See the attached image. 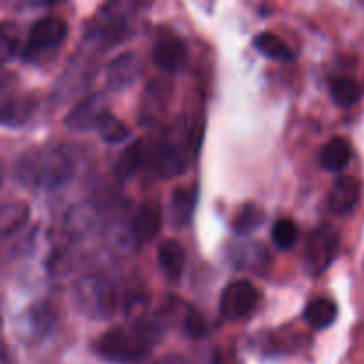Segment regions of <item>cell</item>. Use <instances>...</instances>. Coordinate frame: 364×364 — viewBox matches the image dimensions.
<instances>
[{
  "mask_svg": "<svg viewBox=\"0 0 364 364\" xmlns=\"http://www.w3.org/2000/svg\"><path fill=\"white\" fill-rule=\"evenodd\" d=\"M162 226V208L156 201H146L139 206L132 219V233L139 242H149L159 235Z\"/></svg>",
  "mask_w": 364,
  "mask_h": 364,
  "instance_id": "cell-11",
  "label": "cell"
},
{
  "mask_svg": "<svg viewBox=\"0 0 364 364\" xmlns=\"http://www.w3.org/2000/svg\"><path fill=\"white\" fill-rule=\"evenodd\" d=\"M212 364H242L238 354L230 347L215 348L212 355Z\"/></svg>",
  "mask_w": 364,
  "mask_h": 364,
  "instance_id": "cell-29",
  "label": "cell"
},
{
  "mask_svg": "<svg viewBox=\"0 0 364 364\" xmlns=\"http://www.w3.org/2000/svg\"><path fill=\"white\" fill-rule=\"evenodd\" d=\"M198 203V191L196 187H178L171 194L169 217L171 223L176 228H183L191 223Z\"/></svg>",
  "mask_w": 364,
  "mask_h": 364,
  "instance_id": "cell-13",
  "label": "cell"
},
{
  "mask_svg": "<svg viewBox=\"0 0 364 364\" xmlns=\"http://www.w3.org/2000/svg\"><path fill=\"white\" fill-rule=\"evenodd\" d=\"M252 45L256 46L259 53H263L265 57L274 60H279V63H291L295 60V53L279 36L272 34V32H262L255 38Z\"/></svg>",
  "mask_w": 364,
  "mask_h": 364,
  "instance_id": "cell-19",
  "label": "cell"
},
{
  "mask_svg": "<svg viewBox=\"0 0 364 364\" xmlns=\"http://www.w3.org/2000/svg\"><path fill=\"white\" fill-rule=\"evenodd\" d=\"M331 95L338 105L348 109L361 100V85L354 78L338 77L331 82Z\"/></svg>",
  "mask_w": 364,
  "mask_h": 364,
  "instance_id": "cell-23",
  "label": "cell"
},
{
  "mask_svg": "<svg viewBox=\"0 0 364 364\" xmlns=\"http://www.w3.org/2000/svg\"><path fill=\"white\" fill-rule=\"evenodd\" d=\"M299 238V228L291 219H279L272 226V240L277 249L288 251L295 245Z\"/></svg>",
  "mask_w": 364,
  "mask_h": 364,
  "instance_id": "cell-26",
  "label": "cell"
},
{
  "mask_svg": "<svg viewBox=\"0 0 364 364\" xmlns=\"http://www.w3.org/2000/svg\"><path fill=\"white\" fill-rule=\"evenodd\" d=\"M187 153H185L183 146L178 144L176 141H166L156 148L155 156V167L159 171L160 176L173 178L178 176L187 167Z\"/></svg>",
  "mask_w": 364,
  "mask_h": 364,
  "instance_id": "cell-12",
  "label": "cell"
},
{
  "mask_svg": "<svg viewBox=\"0 0 364 364\" xmlns=\"http://www.w3.org/2000/svg\"><path fill=\"white\" fill-rule=\"evenodd\" d=\"M36 109V102L31 98H11L0 103V124L6 127H20Z\"/></svg>",
  "mask_w": 364,
  "mask_h": 364,
  "instance_id": "cell-20",
  "label": "cell"
},
{
  "mask_svg": "<svg viewBox=\"0 0 364 364\" xmlns=\"http://www.w3.org/2000/svg\"><path fill=\"white\" fill-rule=\"evenodd\" d=\"M75 159L64 146L45 144L25 151L16 162V178L23 187L53 191L73 178Z\"/></svg>",
  "mask_w": 364,
  "mask_h": 364,
  "instance_id": "cell-1",
  "label": "cell"
},
{
  "mask_svg": "<svg viewBox=\"0 0 364 364\" xmlns=\"http://www.w3.org/2000/svg\"><path fill=\"white\" fill-rule=\"evenodd\" d=\"M340 237L329 226H320L309 233L306 242V267L313 276H320L334 262Z\"/></svg>",
  "mask_w": 364,
  "mask_h": 364,
  "instance_id": "cell-4",
  "label": "cell"
},
{
  "mask_svg": "<svg viewBox=\"0 0 364 364\" xmlns=\"http://www.w3.org/2000/svg\"><path fill=\"white\" fill-rule=\"evenodd\" d=\"M92 224H95V212L85 205L75 206L66 217V231H70L75 237H82L91 231Z\"/></svg>",
  "mask_w": 364,
  "mask_h": 364,
  "instance_id": "cell-25",
  "label": "cell"
},
{
  "mask_svg": "<svg viewBox=\"0 0 364 364\" xmlns=\"http://www.w3.org/2000/svg\"><path fill=\"white\" fill-rule=\"evenodd\" d=\"M107 112V102L105 96L102 95H92L89 98L82 100L66 117V127L71 130H89L95 128L100 117Z\"/></svg>",
  "mask_w": 364,
  "mask_h": 364,
  "instance_id": "cell-8",
  "label": "cell"
},
{
  "mask_svg": "<svg viewBox=\"0 0 364 364\" xmlns=\"http://www.w3.org/2000/svg\"><path fill=\"white\" fill-rule=\"evenodd\" d=\"M160 364H188L185 361L183 358H167L164 359V361H160Z\"/></svg>",
  "mask_w": 364,
  "mask_h": 364,
  "instance_id": "cell-30",
  "label": "cell"
},
{
  "mask_svg": "<svg viewBox=\"0 0 364 364\" xmlns=\"http://www.w3.org/2000/svg\"><path fill=\"white\" fill-rule=\"evenodd\" d=\"M68 36V23L60 16H45L36 21L28 32L23 55L36 59L39 53L57 48Z\"/></svg>",
  "mask_w": 364,
  "mask_h": 364,
  "instance_id": "cell-5",
  "label": "cell"
},
{
  "mask_svg": "<svg viewBox=\"0 0 364 364\" xmlns=\"http://www.w3.org/2000/svg\"><path fill=\"white\" fill-rule=\"evenodd\" d=\"M155 341L156 333L151 326L137 323L132 327H116L95 341V352L109 363L130 364L142 361L151 352Z\"/></svg>",
  "mask_w": 364,
  "mask_h": 364,
  "instance_id": "cell-2",
  "label": "cell"
},
{
  "mask_svg": "<svg viewBox=\"0 0 364 364\" xmlns=\"http://www.w3.org/2000/svg\"><path fill=\"white\" fill-rule=\"evenodd\" d=\"M361 198V183L354 176H340L329 192V208L338 215L352 212Z\"/></svg>",
  "mask_w": 364,
  "mask_h": 364,
  "instance_id": "cell-10",
  "label": "cell"
},
{
  "mask_svg": "<svg viewBox=\"0 0 364 364\" xmlns=\"http://www.w3.org/2000/svg\"><path fill=\"white\" fill-rule=\"evenodd\" d=\"M183 329L185 333H187V336L194 338V340L205 338L206 333H208V326H206L205 316L199 311H196V309H191V311L185 315Z\"/></svg>",
  "mask_w": 364,
  "mask_h": 364,
  "instance_id": "cell-27",
  "label": "cell"
},
{
  "mask_svg": "<svg viewBox=\"0 0 364 364\" xmlns=\"http://www.w3.org/2000/svg\"><path fill=\"white\" fill-rule=\"evenodd\" d=\"M352 146L347 139L333 137L323 144L320 149V164L326 171L331 173H340L350 164Z\"/></svg>",
  "mask_w": 364,
  "mask_h": 364,
  "instance_id": "cell-14",
  "label": "cell"
},
{
  "mask_svg": "<svg viewBox=\"0 0 364 364\" xmlns=\"http://www.w3.org/2000/svg\"><path fill=\"white\" fill-rule=\"evenodd\" d=\"M159 265L164 276L169 281L176 283L183 274L185 267V251L176 240H166L159 247Z\"/></svg>",
  "mask_w": 364,
  "mask_h": 364,
  "instance_id": "cell-15",
  "label": "cell"
},
{
  "mask_svg": "<svg viewBox=\"0 0 364 364\" xmlns=\"http://www.w3.org/2000/svg\"><path fill=\"white\" fill-rule=\"evenodd\" d=\"M77 301L87 315L105 318L116 309V291L103 277L87 276L77 283Z\"/></svg>",
  "mask_w": 364,
  "mask_h": 364,
  "instance_id": "cell-3",
  "label": "cell"
},
{
  "mask_svg": "<svg viewBox=\"0 0 364 364\" xmlns=\"http://www.w3.org/2000/svg\"><path fill=\"white\" fill-rule=\"evenodd\" d=\"M146 162H148V151H146L144 144L135 142V144L128 146L121 155L119 162H117V173L121 178H130L137 171H141Z\"/></svg>",
  "mask_w": 364,
  "mask_h": 364,
  "instance_id": "cell-24",
  "label": "cell"
},
{
  "mask_svg": "<svg viewBox=\"0 0 364 364\" xmlns=\"http://www.w3.org/2000/svg\"><path fill=\"white\" fill-rule=\"evenodd\" d=\"M95 128L98 130L100 137L105 142H109V144H119V142H124L130 137V128L123 121L117 119L114 114H110L109 110L100 117Z\"/></svg>",
  "mask_w": 364,
  "mask_h": 364,
  "instance_id": "cell-22",
  "label": "cell"
},
{
  "mask_svg": "<svg viewBox=\"0 0 364 364\" xmlns=\"http://www.w3.org/2000/svg\"><path fill=\"white\" fill-rule=\"evenodd\" d=\"M258 302L259 291L251 281H233L220 295V315L226 320H240L255 311Z\"/></svg>",
  "mask_w": 364,
  "mask_h": 364,
  "instance_id": "cell-6",
  "label": "cell"
},
{
  "mask_svg": "<svg viewBox=\"0 0 364 364\" xmlns=\"http://www.w3.org/2000/svg\"><path fill=\"white\" fill-rule=\"evenodd\" d=\"M304 318L313 329H327L338 318V306L331 299H315L304 309Z\"/></svg>",
  "mask_w": 364,
  "mask_h": 364,
  "instance_id": "cell-18",
  "label": "cell"
},
{
  "mask_svg": "<svg viewBox=\"0 0 364 364\" xmlns=\"http://www.w3.org/2000/svg\"><path fill=\"white\" fill-rule=\"evenodd\" d=\"M14 48H16V28H14V25H0V55H13Z\"/></svg>",
  "mask_w": 364,
  "mask_h": 364,
  "instance_id": "cell-28",
  "label": "cell"
},
{
  "mask_svg": "<svg viewBox=\"0 0 364 364\" xmlns=\"http://www.w3.org/2000/svg\"><path fill=\"white\" fill-rule=\"evenodd\" d=\"M265 223V212L256 203H245L240 206L233 219V230L238 235H251L252 231L259 230V226Z\"/></svg>",
  "mask_w": 364,
  "mask_h": 364,
  "instance_id": "cell-21",
  "label": "cell"
},
{
  "mask_svg": "<svg viewBox=\"0 0 364 364\" xmlns=\"http://www.w3.org/2000/svg\"><path fill=\"white\" fill-rule=\"evenodd\" d=\"M31 217V208L23 201L0 203V237L18 233Z\"/></svg>",
  "mask_w": 364,
  "mask_h": 364,
  "instance_id": "cell-16",
  "label": "cell"
},
{
  "mask_svg": "<svg viewBox=\"0 0 364 364\" xmlns=\"http://www.w3.org/2000/svg\"><path fill=\"white\" fill-rule=\"evenodd\" d=\"M141 75V60L132 52L116 57L107 68V84L114 91H123L135 84Z\"/></svg>",
  "mask_w": 364,
  "mask_h": 364,
  "instance_id": "cell-9",
  "label": "cell"
},
{
  "mask_svg": "<svg viewBox=\"0 0 364 364\" xmlns=\"http://www.w3.org/2000/svg\"><path fill=\"white\" fill-rule=\"evenodd\" d=\"M53 327V318L52 311L46 308V304H34L31 309H27V313L23 315V323H21V329H23L25 336L36 338V340H41L43 336L52 331Z\"/></svg>",
  "mask_w": 364,
  "mask_h": 364,
  "instance_id": "cell-17",
  "label": "cell"
},
{
  "mask_svg": "<svg viewBox=\"0 0 364 364\" xmlns=\"http://www.w3.org/2000/svg\"><path fill=\"white\" fill-rule=\"evenodd\" d=\"M0 180H2V174H0Z\"/></svg>",
  "mask_w": 364,
  "mask_h": 364,
  "instance_id": "cell-31",
  "label": "cell"
},
{
  "mask_svg": "<svg viewBox=\"0 0 364 364\" xmlns=\"http://www.w3.org/2000/svg\"><path fill=\"white\" fill-rule=\"evenodd\" d=\"M187 45L183 39L176 36H164L155 43L151 50V59L160 70L164 71H178L187 63Z\"/></svg>",
  "mask_w": 364,
  "mask_h": 364,
  "instance_id": "cell-7",
  "label": "cell"
}]
</instances>
